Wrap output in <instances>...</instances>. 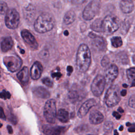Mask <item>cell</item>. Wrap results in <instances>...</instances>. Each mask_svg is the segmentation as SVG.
Masks as SVG:
<instances>
[{
	"label": "cell",
	"instance_id": "6da1fadb",
	"mask_svg": "<svg viewBox=\"0 0 135 135\" xmlns=\"http://www.w3.org/2000/svg\"><path fill=\"white\" fill-rule=\"evenodd\" d=\"M91 62V54L88 46L81 44L76 54V66L81 72H86Z\"/></svg>",
	"mask_w": 135,
	"mask_h": 135
},
{
	"label": "cell",
	"instance_id": "7a4b0ae2",
	"mask_svg": "<svg viewBox=\"0 0 135 135\" xmlns=\"http://www.w3.org/2000/svg\"><path fill=\"white\" fill-rule=\"evenodd\" d=\"M54 26V20L51 15L43 13L40 15L34 24L35 30L38 33H44L53 29Z\"/></svg>",
	"mask_w": 135,
	"mask_h": 135
},
{
	"label": "cell",
	"instance_id": "3957f363",
	"mask_svg": "<svg viewBox=\"0 0 135 135\" xmlns=\"http://www.w3.org/2000/svg\"><path fill=\"white\" fill-rule=\"evenodd\" d=\"M119 20L114 16L107 15L102 20V32L105 34L110 35L113 34L119 28Z\"/></svg>",
	"mask_w": 135,
	"mask_h": 135
},
{
	"label": "cell",
	"instance_id": "277c9868",
	"mask_svg": "<svg viewBox=\"0 0 135 135\" xmlns=\"http://www.w3.org/2000/svg\"><path fill=\"white\" fill-rule=\"evenodd\" d=\"M120 100V93L118 86H111L107 90L104 97V101L107 105L109 107H114L118 104Z\"/></svg>",
	"mask_w": 135,
	"mask_h": 135
},
{
	"label": "cell",
	"instance_id": "5b68a950",
	"mask_svg": "<svg viewBox=\"0 0 135 135\" xmlns=\"http://www.w3.org/2000/svg\"><path fill=\"white\" fill-rule=\"evenodd\" d=\"M44 117L49 123H53L56 117V102L54 99H50L45 104L43 110Z\"/></svg>",
	"mask_w": 135,
	"mask_h": 135
},
{
	"label": "cell",
	"instance_id": "8992f818",
	"mask_svg": "<svg viewBox=\"0 0 135 135\" xmlns=\"http://www.w3.org/2000/svg\"><path fill=\"white\" fill-rule=\"evenodd\" d=\"M99 9L100 4L97 1L95 0L91 1L85 6L83 11V18L85 20L87 21H89L93 19L99 12Z\"/></svg>",
	"mask_w": 135,
	"mask_h": 135
},
{
	"label": "cell",
	"instance_id": "52a82bcc",
	"mask_svg": "<svg viewBox=\"0 0 135 135\" xmlns=\"http://www.w3.org/2000/svg\"><path fill=\"white\" fill-rule=\"evenodd\" d=\"M20 14L15 9H11L6 13L5 22L6 26L11 29L17 28L20 23Z\"/></svg>",
	"mask_w": 135,
	"mask_h": 135
},
{
	"label": "cell",
	"instance_id": "ba28073f",
	"mask_svg": "<svg viewBox=\"0 0 135 135\" xmlns=\"http://www.w3.org/2000/svg\"><path fill=\"white\" fill-rule=\"evenodd\" d=\"M105 83L104 76L98 74L95 76L91 85V89L94 95L99 97L102 94Z\"/></svg>",
	"mask_w": 135,
	"mask_h": 135
},
{
	"label": "cell",
	"instance_id": "9c48e42d",
	"mask_svg": "<svg viewBox=\"0 0 135 135\" xmlns=\"http://www.w3.org/2000/svg\"><path fill=\"white\" fill-rule=\"evenodd\" d=\"M3 61L7 69L12 72L19 70L22 64V60L18 56H5Z\"/></svg>",
	"mask_w": 135,
	"mask_h": 135
},
{
	"label": "cell",
	"instance_id": "30bf717a",
	"mask_svg": "<svg viewBox=\"0 0 135 135\" xmlns=\"http://www.w3.org/2000/svg\"><path fill=\"white\" fill-rule=\"evenodd\" d=\"M118 73V68L115 65L112 64L108 66L104 72V77L105 82L107 83H112L117 78Z\"/></svg>",
	"mask_w": 135,
	"mask_h": 135
},
{
	"label": "cell",
	"instance_id": "8fae6325",
	"mask_svg": "<svg viewBox=\"0 0 135 135\" xmlns=\"http://www.w3.org/2000/svg\"><path fill=\"white\" fill-rule=\"evenodd\" d=\"M97 104L96 100L93 99H89L85 101L79 108L78 112V116L79 118L84 117L89 112L90 109Z\"/></svg>",
	"mask_w": 135,
	"mask_h": 135
},
{
	"label": "cell",
	"instance_id": "7c38bea8",
	"mask_svg": "<svg viewBox=\"0 0 135 135\" xmlns=\"http://www.w3.org/2000/svg\"><path fill=\"white\" fill-rule=\"evenodd\" d=\"M21 35L24 41L33 49L38 47V43L34 36L27 30H24L21 32Z\"/></svg>",
	"mask_w": 135,
	"mask_h": 135
},
{
	"label": "cell",
	"instance_id": "4fadbf2b",
	"mask_svg": "<svg viewBox=\"0 0 135 135\" xmlns=\"http://www.w3.org/2000/svg\"><path fill=\"white\" fill-rule=\"evenodd\" d=\"M43 71V67L40 62L36 61L34 63L30 70V75L32 79H38Z\"/></svg>",
	"mask_w": 135,
	"mask_h": 135
},
{
	"label": "cell",
	"instance_id": "5bb4252c",
	"mask_svg": "<svg viewBox=\"0 0 135 135\" xmlns=\"http://www.w3.org/2000/svg\"><path fill=\"white\" fill-rule=\"evenodd\" d=\"M104 119V116L101 112L98 110L92 111L89 115L90 122L93 124H98L102 122Z\"/></svg>",
	"mask_w": 135,
	"mask_h": 135
},
{
	"label": "cell",
	"instance_id": "9a60e30c",
	"mask_svg": "<svg viewBox=\"0 0 135 135\" xmlns=\"http://www.w3.org/2000/svg\"><path fill=\"white\" fill-rule=\"evenodd\" d=\"M17 77L20 81L23 84H26L29 80L30 73L27 66L23 67L17 74Z\"/></svg>",
	"mask_w": 135,
	"mask_h": 135
},
{
	"label": "cell",
	"instance_id": "2e32d148",
	"mask_svg": "<svg viewBox=\"0 0 135 135\" xmlns=\"http://www.w3.org/2000/svg\"><path fill=\"white\" fill-rule=\"evenodd\" d=\"M33 94L36 97L43 99L49 98L50 96L49 91L43 86L35 87L32 90Z\"/></svg>",
	"mask_w": 135,
	"mask_h": 135
},
{
	"label": "cell",
	"instance_id": "e0dca14e",
	"mask_svg": "<svg viewBox=\"0 0 135 135\" xmlns=\"http://www.w3.org/2000/svg\"><path fill=\"white\" fill-rule=\"evenodd\" d=\"M92 45L93 46L99 51H103L106 48V43L104 39L98 35L93 39Z\"/></svg>",
	"mask_w": 135,
	"mask_h": 135
},
{
	"label": "cell",
	"instance_id": "ac0fdd59",
	"mask_svg": "<svg viewBox=\"0 0 135 135\" xmlns=\"http://www.w3.org/2000/svg\"><path fill=\"white\" fill-rule=\"evenodd\" d=\"M120 7L124 13H130L134 9V5L132 2L121 1L120 3Z\"/></svg>",
	"mask_w": 135,
	"mask_h": 135
},
{
	"label": "cell",
	"instance_id": "d6986e66",
	"mask_svg": "<svg viewBox=\"0 0 135 135\" xmlns=\"http://www.w3.org/2000/svg\"><path fill=\"white\" fill-rule=\"evenodd\" d=\"M13 45V41L12 38L8 36L4 38L1 42V47L3 52H6L11 49Z\"/></svg>",
	"mask_w": 135,
	"mask_h": 135
},
{
	"label": "cell",
	"instance_id": "ffe728a7",
	"mask_svg": "<svg viewBox=\"0 0 135 135\" xmlns=\"http://www.w3.org/2000/svg\"><path fill=\"white\" fill-rule=\"evenodd\" d=\"M56 117L62 122H67L69 120V112L63 109L59 110L56 113Z\"/></svg>",
	"mask_w": 135,
	"mask_h": 135
},
{
	"label": "cell",
	"instance_id": "44dd1931",
	"mask_svg": "<svg viewBox=\"0 0 135 135\" xmlns=\"http://www.w3.org/2000/svg\"><path fill=\"white\" fill-rule=\"evenodd\" d=\"M75 18L76 15L75 13L73 11L70 10L65 14L63 18V21L65 24L69 25L72 24L75 21Z\"/></svg>",
	"mask_w": 135,
	"mask_h": 135
},
{
	"label": "cell",
	"instance_id": "7402d4cb",
	"mask_svg": "<svg viewBox=\"0 0 135 135\" xmlns=\"http://www.w3.org/2000/svg\"><path fill=\"white\" fill-rule=\"evenodd\" d=\"M65 127L56 126L46 129V133L48 135H60L62 132L64 131Z\"/></svg>",
	"mask_w": 135,
	"mask_h": 135
},
{
	"label": "cell",
	"instance_id": "603a6c76",
	"mask_svg": "<svg viewBox=\"0 0 135 135\" xmlns=\"http://www.w3.org/2000/svg\"><path fill=\"white\" fill-rule=\"evenodd\" d=\"M127 76L130 86H135V68H131L127 70Z\"/></svg>",
	"mask_w": 135,
	"mask_h": 135
},
{
	"label": "cell",
	"instance_id": "cb8c5ba5",
	"mask_svg": "<svg viewBox=\"0 0 135 135\" xmlns=\"http://www.w3.org/2000/svg\"><path fill=\"white\" fill-rule=\"evenodd\" d=\"M102 20H101V19H97L93 22V23L91 26V28L93 31L97 32H102Z\"/></svg>",
	"mask_w": 135,
	"mask_h": 135
},
{
	"label": "cell",
	"instance_id": "d4e9b609",
	"mask_svg": "<svg viewBox=\"0 0 135 135\" xmlns=\"http://www.w3.org/2000/svg\"><path fill=\"white\" fill-rule=\"evenodd\" d=\"M112 45L116 48L119 47L122 45V41L120 36H114L111 39Z\"/></svg>",
	"mask_w": 135,
	"mask_h": 135
},
{
	"label": "cell",
	"instance_id": "484cf974",
	"mask_svg": "<svg viewBox=\"0 0 135 135\" xmlns=\"http://www.w3.org/2000/svg\"><path fill=\"white\" fill-rule=\"evenodd\" d=\"M8 11V6L5 2H0V14H5Z\"/></svg>",
	"mask_w": 135,
	"mask_h": 135
},
{
	"label": "cell",
	"instance_id": "4316f807",
	"mask_svg": "<svg viewBox=\"0 0 135 135\" xmlns=\"http://www.w3.org/2000/svg\"><path fill=\"white\" fill-rule=\"evenodd\" d=\"M42 81V82L43 83V84H44L45 85H46L48 87L51 88L53 85V83L52 81L50 78H49L47 77L44 78Z\"/></svg>",
	"mask_w": 135,
	"mask_h": 135
},
{
	"label": "cell",
	"instance_id": "83f0119b",
	"mask_svg": "<svg viewBox=\"0 0 135 135\" xmlns=\"http://www.w3.org/2000/svg\"><path fill=\"white\" fill-rule=\"evenodd\" d=\"M11 94L9 92L6 91L5 90H3L2 92H0V98L6 100L9 99L11 98Z\"/></svg>",
	"mask_w": 135,
	"mask_h": 135
},
{
	"label": "cell",
	"instance_id": "f1b7e54d",
	"mask_svg": "<svg viewBox=\"0 0 135 135\" xmlns=\"http://www.w3.org/2000/svg\"><path fill=\"white\" fill-rule=\"evenodd\" d=\"M109 62H110L109 58L107 56H104L101 60V64L103 67H105L109 64Z\"/></svg>",
	"mask_w": 135,
	"mask_h": 135
},
{
	"label": "cell",
	"instance_id": "f546056e",
	"mask_svg": "<svg viewBox=\"0 0 135 135\" xmlns=\"http://www.w3.org/2000/svg\"><path fill=\"white\" fill-rule=\"evenodd\" d=\"M129 105L132 108H135V95H132L130 97L129 102H128Z\"/></svg>",
	"mask_w": 135,
	"mask_h": 135
},
{
	"label": "cell",
	"instance_id": "4dcf8cb0",
	"mask_svg": "<svg viewBox=\"0 0 135 135\" xmlns=\"http://www.w3.org/2000/svg\"><path fill=\"white\" fill-rule=\"evenodd\" d=\"M127 127H129L128 128V131L130 132H135V123L131 124L129 122H127L126 123Z\"/></svg>",
	"mask_w": 135,
	"mask_h": 135
},
{
	"label": "cell",
	"instance_id": "1f68e13d",
	"mask_svg": "<svg viewBox=\"0 0 135 135\" xmlns=\"http://www.w3.org/2000/svg\"><path fill=\"white\" fill-rule=\"evenodd\" d=\"M9 121L13 124H16L17 123V122L16 118L13 114H12L11 116L9 117Z\"/></svg>",
	"mask_w": 135,
	"mask_h": 135
},
{
	"label": "cell",
	"instance_id": "d6a6232c",
	"mask_svg": "<svg viewBox=\"0 0 135 135\" xmlns=\"http://www.w3.org/2000/svg\"><path fill=\"white\" fill-rule=\"evenodd\" d=\"M62 76V74L60 72H55V73H53L52 74V77L53 78H56L57 79H59V78H60Z\"/></svg>",
	"mask_w": 135,
	"mask_h": 135
},
{
	"label": "cell",
	"instance_id": "836d02e7",
	"mask_svg": "<svg viewBox=\"0 0 135 135\" xmlns=\"http://www.w3.org/2000/svg\"><path fill=\"white\" fill-rule=\"evenodd\" d=\"M0 118L4 119V120L6 119V116L4 114V110L1 107H0Z\"/></svg>",
	"mask_w": 135,
	"mask_h": 135
},
{
	"label": "cell",
	"instance_id": "e575fe53",
	"mask_svg": "<svg viewBox=\"0 0 135 135\" xmlns=\"http://www.w3.org/2000/svg\"><path fill=\"white\" fill-rule=\"evenodd\" d=\"M85 1V0H72V2L73 4L78 5L83 3Z\"/></svg>",
	"mask_w": 135,
	"mask_h": 135
},
{
	"label": "cell",
	"instance_id": "d590c367",
	"mask_svg": "<svg viewBox=\"0 0 135 135\" xmlns=\"http://www.w3.org/2000/svg\"><path fill=\"white\" fill-rule=\"evenodd\" d=\"M112 114H113V117H114L117 119H120V118H121V115H120V114H119V113H118V112H117L114 111V112H113Z\"/></svg>",
	"mask_w": 135,
	"mask_h": 135
},
{
	"label": "cell",
	"instance_id": "8d00e7d4",
	"mask_svg": "<svg viewBox=\"0 0 135 135\" xmlns=\"http://www.w3.org/2000/svg\"><path fill=\"white\" fill-rule=\"evenodd\" d=\"M67 71L68 72V75H70V74L73 71V68L72 66L69 65L67 67Z\"/></svg>",
	"mask_w": 135,
	"mask_h": 135
},
{
	"label": "cell",
	"instance_id": "74e56055",
	"mask_svg": "<svg viewBox=\"0 0 135 135\" xmlns=\"http://www.w3.org/2000/svg\"><path fill=\"white\" fill-rule=\"evenodd\" d=\"M7 129L8 131V132L9 134H12L13 132V128L11 126H7Z\"/></svg>",
	"mask_w": 135,
	"mask_h": 135
},
{
	"label": "cell",
	"instance_id": "f35d334b",
	"mask_svg": "<svg viewBox=\"0 0 135 135\" xmlns=\"http://www.w3.org/2000/svg\"><path fill=\"white\" fill-rule=\"evenodd\" d=\"M97 35H96L95 34H94V33H93V32H90V33L89 34V37H90V38H91L92 39L94 38L97 36Z\"/></svg>",
	"mask_w": 135,
	"mask_h": 135
},
{
	"label": "cell",
	"instance_id": "ab89813d",
	"mask_svg": "<svg viewBox=\"0 0 135 135\" xmlns=\"http://www.w3.org/2000/svg\"><path fill=\"white\" fill-rule=\"evenodd\" d=\"M126 94H127V90H126L123 89V90H122L120 92V94H121V95L122 96V97L125 96V95H126Z\"/></svg>",
	"mask_w": 135,
	"mask_h": 135
},
{
	"label": "cell",
	"instance_id": "60d3db41",
	"mask_svg": "<svg viewBox=\"0 0 135 135\" xmlns=\"http://www.w3.org/2000/svg\"><path fill=\"white\" fill-rule=\"evenodd\" d=\"M64 35H65V36H68L69 34V32H68L67 30H66V31H64Z\"/></svg>",
	"mask_w": 135,
	"mask_h": 135
},
{
	"label": "cell",
	"instance_id": "b9f144b4",
	"mask_svg": "<svg viewBox=\"0 0 135 135\" xmlns=\"http://www.w3.org/2000/svg\"><path fill=\"white\" fill-rule=\"evenodd\" d=\"M118 111H119V112H121V113H122V112H123V110L121 108H118Z\"/></svg>",
	"mask_w": 135,
	"mask_h": 135
},
{
	"label": "cell",
	"instance_id": "7bdbcfd3",
	"mask_svg": "<svg viewBox=\"0 0 135 135\" xmlns=\"http://www.w3.org/2000/svg\"><path fill=\"white\" fill-rule=\"evenodd\" d=\"M114 135H119V133L117 130H114Z\"/></svg>",
	"mask_w": 135,
	"mask_h": 135
},
{
	"label": "cell",
	"instance_id": "ee69618b",
	"mask_svg": "<svg viewBox=\"0 0 135 135\" xmlns=\"http://www.w3.org/2000/svg\"><path fill=\"white\" fill-rule=\"evenodd\" d=\"M123 126H122L119 128V130H120V131H122V130H123Z\"/></svg>",
	"mask_w": 135,
	"mask_h": 135
},
{
	"label": "cell",
	"instance_id": "f6af8a7d",
	"mask_svg": "<svg viewBox=\"0 0 135 135\" xmlns=\"http://www.w3.org/2000/svg\"><path fill=\"white\" fill-rule=\"evenodd\" d=\"M123 86L124 87V88H127L128 87V85L126 84H123Z\"/></svg>",
	"mask_w": 135,
	"mask_h": 135
},
{
	"label": "cell",
	"instance_id": "bcb514c9",
	"mask_svg": "<svg viewBox=\"0 0 135 135\" xmlns=\"http://www.w3.org/2000/svg\"><path fill=\"white\" fill-rule=\"evenodd\" d=\"M121 1H128V2H132L133 0H121Z\"/></svg>",
	"mask_w": 135,
	"mask_h": 135
},
{
	"label": "cell",
	"instance_id": "7dc6e473",
	"mask_svg": "<svg viewBox=\"0 0 135 135\" xmlns=\"http://www.w3.org/2000/svg\"><path fill=\"white\" fill-rule=\"evenodd\" d=\"M2 124L0 122V128H1V127H2Z\"/></svg>",
	"mask_w": 135,
	"mask_h": 135
},
{
	"label": "cell",
	"instance_id": "c3c4849f",
	"mask_svg": "<svg viewBox=\"0 0 135 135\" xmlns=\"http://www.w3.org/2000/svg\"><path fill=\"white\" fill-rule=\"evenodd\" d=\"M87 135H93V134H87Z\"/></svg>",
	"mask_w": 135,
	"mask_h": 135
},
{
	"label": "cell",
	"instance_id": "681fc988",
	"mask_svg": "<svg viewBox=\"0 0 135 135\" xmlns=\"http://www.w3.org/2000/svg\"><path fill=\"white\" fill-rule=\"evenodd\" d=\"M0 77H1V72H0Z\"/></svg>",
	"mask_w": 135,
	"mask_h": 135
}]
</instances>
